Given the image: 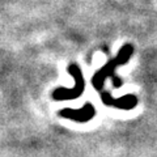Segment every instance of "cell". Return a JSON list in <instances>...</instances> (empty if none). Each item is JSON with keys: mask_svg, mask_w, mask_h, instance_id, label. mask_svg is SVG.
I'll return each instance as SVG.
<instances>
[{"mask_svg": "<svg viewBox=\"0 0 157 157\" xmlns=\"http://www.w3.org/2000/svg\"><path fill=\"white\" fill-rule=\"evenodd\" d=\"M134 52H135V47L132 46L131 43H124V45L121 47L119 52L117 54V56L110 59L105 66H102L100 70L93 75V77H92L93 88L97 90H101L102 88H104L105 81L107 78H111L113 86H114L115 89L121 88L123 85V81H122V78L118 76L115 72L121 66H124L130 62V59L134 55Z\"/></svg>", "mask_w": 157, "mask_h": 157, "instance_id": "cell-1", "label": "cell"}, {"mask_svg": "<svg viewBox=\"0 0 157 157\" xmlns=\"http://www.w3.org/2000/svg\"><path fill=\"white\" fill-rule=\"evenodd\" d=\"M68 73L72 76L73 78V86L72 88H64V86H60V88H56L55 90L52 92V100L55 101H68V100H76V98L80 97L82 93L85 90V78L84 75L80 70V67L75 63H71L68 66Z\"/></svg>", "mask_w": 157, "mask_h": 157, "instance_id": "cell-2", "label": "cell"}, {"mask_svg": "<svg viewBox=\"0 0 157 157\" xmlns=\"http://www.w3.org/2000/svg\"><path fill=\"white\" fill-rule=\"evenodd\" d=\"M100 97L102 104L105 106L114 107V109H119V110H132L139 104V98L134 93H128V94L121 97H114L109 92H102Z\"/></svg>", "mask_w": 157, "mask_h": 157, "instance_id": "cell-3", "label": "cell"}, {"mask_svg": "<svg viewBox=\"0 0 157 157\" xmlns=\"http://www.w3.org/2000/svg\"><path fill=\"white\" fill-rule=\"evenodd\" d=\"M97 110L93 104L86 102L85 105H82L80 109H71V107H66L59 111V117L64 118V119H70L77 123H86V122L92 121L96 117Z\"/></svg>", "mask_w": 157, "mask_h": 157, "instance_id": "cell-4", "label": "cell"}]
</instances>
